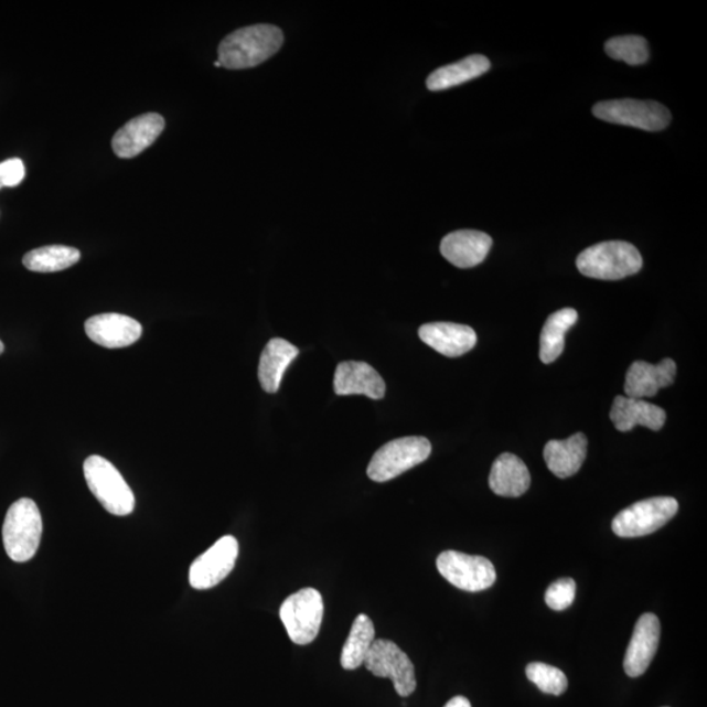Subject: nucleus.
<instances>
[{
  "mask_svg": "<svg viewBox=\"0 0 707 707\" xmlns=\"http://www.w3.org/2000/svg\"><path fill=\"white\" fill-rule=\"evenodd\" d=\"M25 179L23 160L13 158L0 163V189L18 186Z\"/></svg>",
  "mask_w": 707,
  "mask_h": 707,
  "instance_id": "c756f323",
  "label": "nucleus"
},
{
  "mask_svg": "<svg viewBox=\"0 0 707 707\" xmlns=\"http://www.w3.org/2000/svg\"><path fill=\"white\" fill-rule=\"evenodd\" d=\"M83 471L90 492L108 513L126 516L135 511V494L110 461L94 454L84 461Z\"/></svg>",
  "mask_w": 707,
  "mask_h": 707,
  "instance_id": "20e7f679",
  "label": "nucleus"
},
{
  "mask_svg": "<svg viewBox=\"0 0 707 707\" xmlns=\"http://www.w3.org/2000/svg\"><path fill=\"white\" fill-rule=\"evenodd\" d=\"M375 626L368 615L360 614L353 622L341 653V666L347 671L360 668L375 642Z\"/></svg>",
  "mask_w": 707,
  "mask_h": 707,
  "instance_id": "393cba45",
  "label": "nucleus"
},
{
  "mask_svg": "<svg viewBox=\"0 0 707 707\" xmlns=\"http://www.w3.org/2000/svg\"><path fill=\"white\" fill-rule=\"evenodd\" d=\"M3 352H4V345H3V342L0 341V354H2Z\"/></svg>",
  "mask_w": 707,
  "mask_h": 707,
  "instance_id": "2f4dec72",
  "label": "nucleus"
},
{
  "mask_svg": "<svg viewBox=\"0 0 707 707\" xmlns=\"http://www.w3.org/2000/svg\"><path fill=\"white\" fill-rule=\"evenodd\" d=\"M489 486L496 495L517 499L531 486L527 465L513 453H502L490 471Z\"/></svg>",
  "mask_w": 707,
  "mask_h": 707,
  "instance_id": "412c9836",
  "label": "nucleus"
},
{
  "mask_svg": "<svg viewBox=\"0 0 707 707\" xmlns=\"http://www.w3.org/2000/svg\"><path fill=\"white\" fill-rule=\"evenodd\" d=\"M81 260V251L66 245H47L28 251L23 264L28 270L36 272H55L72 268Z\"/></svg>",
  "mask_w": 707,
  "mask_h": 707,
  "instance_id": "a878e982",
  "label": "nucleus"
},
{
  "mask_svg": "<svg viewBox=\"0 0 707 707\" xmlns=\"http://www.w3.org/2000/svg\"><path fill=\"white\" fill-rule=\"evenodd\" d=\"M606 53L615 61H624L630 66H640L649 60L647 41L641 36L613 38L606 42Z\"/></svg>",
  "mask_w": 707,
  "mask_h": 707,
  "instance_id": "bb28decb",
  "label": "nucleus"
},
{
  "mask_svg": "<svg viewBox=\"0 0 707 707\" xmlns=\"http://www.w3.org/2000/svg\"><path fill=\"white\" fill-rule=\"evenodd\" d=\"M86 333L95 344L108 349L128 347L141 339L142 325L120 313L96 314L86 321Z\"/></svg>",
  "mask_w": 707,
  "mask_h": 707,
  "instance_id": "ddd939ff",
  "label": "nucleus"
},
{
  "mask_svg": "<svg viewBox=\"0 0 707 707\" xmlns=\"http://www.w3.org/2000/svg\"><path fill=\"white\" fill-rule=\"evenodd\" d=\"M431 454V443L424 437H405L384 444L371 459L368 478L387 482L415 468Z\"/></svg>",
  "mask_w": 707,
  "mask_h": 707,
  "instance_id": "423d86ee",
  "label": "nucleus"
},
{
  "mask_svg": "<svg viewBox=\"0 0 707 707\" xmlns=\"http://www.w3.org/2000/svg\"><path fill=\"white\" fill-rule=\"evenodd\" d=\"M678 503L671 496H655L622 510L612 522L614 535L624 538L654 534L677 514Z\"/></svg>",
  "mask_w": 707,
  "mask_h": 707,
  "instance_id": "0eeeda50",
  "label": "nucleus"
},
{
  "mask_svg": "<svg viewBox=\"0 0 707 707\" xmlns=\"http://www.w3.org/2000/svg\"><path fill=\"white\" fill-rule=\"evenodd\" d=\"M593 116L609 124L632 126L646 131H661L671 122L669 110L651 100H609L594 105Z\"/></svg>",
  "mask_w": 707,
  "mask_h": 707,
  "instance_id": "6e6552de",
  "label": "nucleus"
},
{
  "mask_svg": "<svg viewBox=\"0 0 707 707\" xmlns=\"http://www.w3.org/2000/svg\"><path fill=\"white\" fill-rule=\"evenodd\" d=\"M640 250L626 242H606L587 248L577 258V268L588 278L601 281L636 275L642 269Z\"/></svg>",
  "mask_w": 707,
  "mask_h": 707,
  "instance_id": "f03ea898",
  "label": "nucleus"
},
{
  "mask_svg": "<svg viewBox=\"0 0 707 707\" xmlns=\"http://www.w3.org/2000/svg\"><path fill=\"white\" fill-rule=\"evenodd\" d=\"M526 675L528 681L534 683L546 695L561 696L569 687V682H567L564 672L546 663H529L526 668Z\"/></svg>",
  "mask_w": 707,
  "mask_h": 707,
  "instance_id": "cd10ccee",
  "label": "nucleus"
},
{
  "mask_svg": "<svg viewBox=\"0 0 707 707\" xmlns=\"http://www.w3.org/2000/svg\"><path fill=\"white\" fill-rule=\"evenodd\" d=\"M578 321V312L572 308H564L551 313L543 328L540 338V360L549 364L564 353L565 335Z\"/></svg>",
  "mask_w": 707,
  "mask_h": 707,
  "instance_id": "b1692460",
  "label": "nucleus"
},
{
  "mask_svg": "<svg viewBox=\"0 0 707 707\" xmlns=\"http://www.w3.org/2000/svg\"><path fill=\"white\" fill-rule=\"evenodd\" d=\"M492 247V237L474 229L448 234L440 243V251L446 260L460 269L474 268L484 263Z\"/></svg>",
  "mask_w": 707,
  "mask_h": 707,
  "instance_id": "2eb2a0df",
  "label": "nucleus"
},
{
  "mask_svg": "<svg viewBox=\"0 0 707 707\" xmlns=\"http://www.w3.org/2000/svg\"><path fill=\"white\" fill-rule=\"evenodd\" d=\"M279 618L297 645H310L319 635L324 618V600L314 588L308 587L290 594L279 609Z\"/></svg>",
  "mask_w": 707,
  "mask_h": 707,
  "instance_id": "39448f33",
  "label": "nucleus"
},
{
  "mask_svg": "<svg viewBox=\"0 0 707 707\" xmlns=\"http://www.w3.org/2000/svg\"><path fill=\"white\" fill-rule=\"evenodd\" d=\"M364 666L376 677L390 678L398 696L409 697L417 688L415 664L389 640H375Z\"/></svg>",
  "mask_w": 707,
  "mask_h": 707,
  "instance_id": "9d476101",
  "label": "nucleus"
},
{
  "mask_svg": "<svg viewBox=\"0 0 707 707\" xmlns=\"http://www.w3.org/2000/svg\"><path fill=\"white\" fill-rule=\"evenodd\" d=\"M164 128V118L159 114L138 116L116 132L111 147L118 158H136L156 143Z\"/></svg>",
  "mask_w": 707,
  "mask_h": 707,
  "instance_id": "4468645a",
  "label": "nucleus"
},
{
  "mask_svg": "<svg viewBox=\"0 0 707 707\" xmlns=\"http://www.w3.org/2000/svg\"><path fill=\"white\" fill-rule=\"evenodd\" d=\"M42 536V517L32 500L13 503L3 524V543L12 561L23 564L36 555Z\"/></svg>",
  "mask_w": 707,
  "mask_h": 707,
  "instance_id": "7ed1b4c3",
  "label": "nucleus"
},
{
  "mask_svg": "<svg viewBox=\"0 0 707 707\" xmlns=\"http://www.w3.org/2000/svg\"><path fill=\"white\" fill-rule=\"evenodd\" d=\"M214 66L222 67L221 62L219 61L214 62Z\"/></svg>",
  "mask_w": 707,
  "mask_h": 707,
  "instance_id": "473e14b6",
  "label": "nucleus"
},
{
  "mask_svg": "<svg viewBox=\"0 0 707 707\" xmlns=\"http://www.w3.org/2000/svg\"><path fill=\"white\" fill-rule=\"evenodd\" d=\"M239 557V543L234 536H224L203 553L189 570V582L195 590L218 586L234 570Z\"/></svg>",
  "mask_w": 707,
  "mask_h": 707,
  "instance_id": "9b49d317",
  "label": "nucleus"
},
{
  "mask_svg": "<svg viewBox=\"0 0 707 707\" xmlns=\"http://www.w3.org/2000/svg\"><path fill=\"white\" fill-rule=\"evenodd\" d=\"M437 567L442 576L459 590L480 592L488 590L496 580L495 567L488 558L447 550L440 553Z\"/></svg>",
  "mask_w": 707,
  "mask_h": 707,
  "instance_id": "1a4fd4ad",
  "label": "nucleus"
},
{
  "mask_svg": "<svg viewBox=\"0 0 707 707\" xmlns=\"http://www.w3.org/2000/svg\"><path fill=\"white\" fill-rule=\"evenodd\" d=\"M419 339L436 352L457 358L471 352L478 344V334L471 326L453 323H430L419 328Z\"/></svg>",
  "mask_w": 707,
  "mask_h": 707,
  "instance_id": "a211bd4d",
  "label": "nucleus"
},
{
  "mask_svg": "<svg viewBox=\"0 0 707 707\" xmlns=\"http://www.w3.org/2000/svg\"><path fill=\"white\" fill-rule=\"evenodd\" d=\"M675 377L676 363L669 358L657 364L636 361L628 369L626 397L640 398V400L654 397L657 392L674 384Z\"/></svg>",
  "mask_w": 707,
  "mask_h": 707,
  "instance_id": "f3484780",
  "label": "nucleus"
},
{
  "mask_svg": "<svg viewBox=\"0 0 707 707\" xmlns=\"http://www.w3.org/2000/svg\"><path fill=\"white\" fill-rule=\"evenodd\" d=\"M334 392L339 396L363 395L373 400L385 396V382L374 367L364 362H342L335 368Z\"/></svg>",
  "mask_w": 707,
  "mask_h": 707,
  "instance_id": "dca6fc26",
  "label": "nucleus"
},
{
  "mask_svg": "<svg viewBox=\"0 0 707 707\" xmlns=\"http://www.w3.org/2000/svg\"><path fill=\"white\" fill-rule=\"evenodd\" d=\"M661 642V622L654 613L642 614L630 640L624 669L629 677H640L650 667Z\"/></svg>",
  "mask_w": 707,
  "mask_h": 707,
  "instance_id": "f8f14e48",
  "label": "nucleus"
},
{
  "mask_svg": "<svg viewBox=\"0 0 707 707\" xmlns=\"http://www.w3.org/2000/svg\"><path fill=\"white\" fill-rule=\"evenodd\" d=\"M444 707H472L469 699L463 696H457L450 699Z\"/></svg>",
  "mask_w": 707,
  "mask_h": 707,
  "instance_id": "7c9ffc66",
  "label": "nucleus"
},
{
  "mask_svg": "<svg viewBox=\"0 0 707 707\" xmlns=\"http://www.w3.org/2000/svg\"><path fill=\"white\" fill-rule=\"evenodd\" d=\"M577 585L571 578L558 579L545 593V603L553 611H565L576 600Z\"/></svg>",
  "mask_w": 707,
  "mask_h": 707,
  "instance_id": "c85d7f7f",
  "label": "nucleus"
},
{
  "mask_svg": "<svg viewBox=\"0 0 707 707\" xmlns=\"http://www.w3.org/2000/svg\"><path fill=\"white\" fill-rule=\"evenodd\" d=\"M667 415L661 406L640 398L618 396L611 409V421L622 432L633 430L635 426L647 427L653 431L662 430Z\"/></svg>",
  "mask_w": 707,
  "mask_h": 707,
  "instance_id": "6ab92c4d",
  "label": "nucleus"
},
{
  "mask_svg": "<svg viewBox=\"0 0 707 707\" xmlns=\"http://www.w3.org/2000/svg\"><path fill=\"white\" fill-rule=\"evenodd\" d=\"M489 69L490 61L485 55H469V57L457 63L437 68L427 78L426 86L433 93L436 90L450 89L479 78V76L488 73Z\"/></svg>",
  "mask_w": 707,
  "mask_h": 707,
  "instance_id": "5701e85b",
  "label": "nucleus"
},
{
  "mask_svg": "<svg viewBox=\"0 0 707 707\" xmlns=\"http://www.w3.org/2000/svg\"><path fill=\"white\" fill-rule=\"evenodd\" d=\"M299 350L282 339H272L264 349L258 364V381L268 394H276L281 387L287 367L297 358Z\"/></svg>",
  "mask_w": 707,
  "mask_h": 707,
  "instance_id": "4be33fe9",
  "label": "nucleus"
},
{
  "mask_svg": "<svg viewBox=\"0 0 707 707\" xmlns=\"http://www.w3.org/2000/svg\"><path fill=\"white\" fill-rule=\"evenodd\" d=\"M585 433H574L566 440H550L544 448V459L549 471L558 479H569L577 474L587 458Z\"/></svg>",
  "mask_w": 707,
  "mask_h": 707,
  "instance_id": "aec40b11",
  "label": "nucleus"
},
{
  "mask_svg": "<svg viewBox=\"0 0 707 707\" xmlns=\"http://www.w3.org/2000/svg\"><path fill=\"white\" fill-rule=\"evenodd\" d=\"M283 40V32L276 25L244 26L221 42L218 61L228 69L256 67L278 53Z\"/></svg>",
  "mask_w": 707,
  "mask_h": 707,
  "instance_id": "f257e3e1",
  "label": "nucleus"
}]
</instances>
